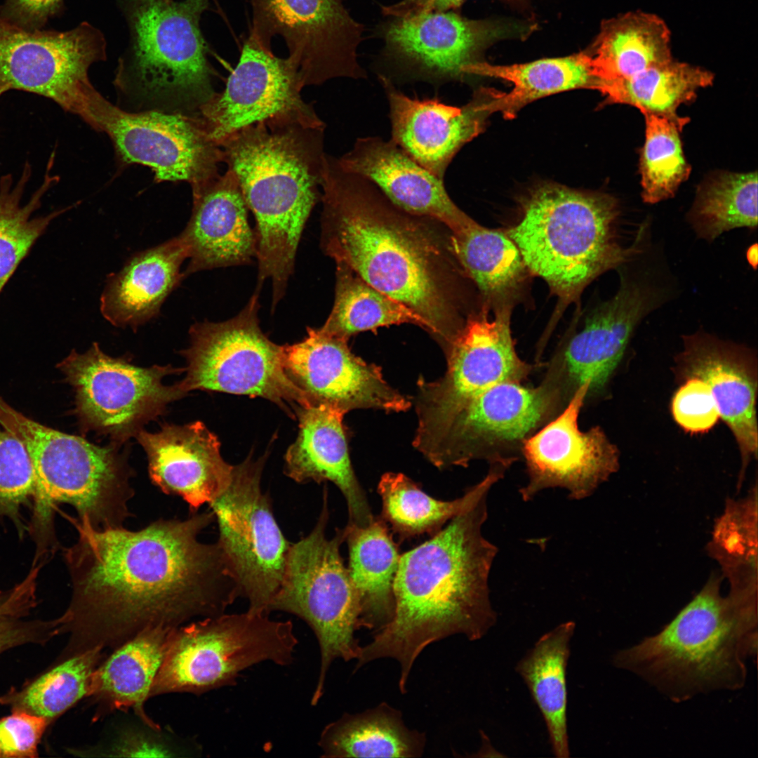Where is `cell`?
<instances>
[{"mask_svg":"<svg viewBox=\"0 0 758 758\" xmlns=\"http://www.w3.org/2000/svg\"><path fill=\"white\" fill-rule=\"evenodd\" d=\"M335 300L319 328L345 340L359 332L410 323L430 331L427 321L409 307L373 288L350 269L336 264Z\"/></svg>","mask_w":758,"mask_h":758,"instance_id":"60d3db41","label":"cell"},{"mask_svg":"<svg viewBox=\"0 0 758 758\" xmlns=\"http://www.w3.org/2000/svg\"><path fill=\"white\" fill-rule=\"evenodd\" d=\"M682 359L686 375L699 378L710 387L720 418L736 440L745 467L757 454V383L743 360L741 350L697 333L684 338Z\"/></svg>","mask_w":758,"mask_h":758,"instance_id":"f1b7e54d","label":"cell"},{"mask_svg":"<svg viewBox=\"0 0 758 758\" xmlns=\"http://www.w3.org/2000/svg\"><path fill=\"white\" fill-rule=\"evenodd\" d=\"M86 757H178L195 752L173 732L137 716L123 722L96 745L79 751Z\"/></svg>","mask_w":758,"mask_h":758,"instance_id":"f6af8a7d","label":"cell"},{"mask_svg":"<svg viewBox=\"0 0 758 758\" xmlns=\"http://www.w3.org/2000/svg\"><path fill=\"white\" fill-rule=\"evenodd\" d=\"M0 425L24 446L35 478V517L50 531L52 506L74 507L97 528L122 527L133 496L129 472L114 449L45 426L0 397Z\"/></svg>","mask_w":758,"mask_h":758,"instance_id":"52a82bcc","label":"cell"},{"mask_svg":"<svg viewBox=\"0 0 758 758\" xmlns=\"http://www.w3.org/2000/svg\"><path fill=\"white\" fill-rule=\"evenodd\" d=\"M387 97L391 139L408 157L444 180L451 161L466 143L484 129L491 114L488 103L494 90L481 88L462 107L438 99L410 98L380 74Z\"/></svg>","mask_w":758,"mask_h":758,"instance_id":"cb8c5ba5","label":"cell"},{"mask_svg":"<svg viewBox=\"0 0 758 758\" xmlns=\"http://www.w3.org/2000/svg\"><path fill=\"white\" fill-rule=\"evenodd\" d=\"M465 0H402L382 7V12L393 18H404L421 13L456 11Z\"/></svg>","mask_w":758,"mask_h":758,"instance_id":"816d5d0a","label":"cell"},{"mask_svg":"<svg viewBox=\"0 0 758 758\" xmlns=\"http://www.w3.org/2000/svg\"><path fill=\"white\" fill-rule=\"evenodd\" d=\"M521 217L506 234L528 272L542 278L562 305L577 300L604 272L638 248L641 233L625 248L617 240V200L606 194L545 183L521 200Z\"/></svg>","mask_w":758,"mask_h":758,"instance_id":"8992f818","label":"cell"},{"mask_svg":"<svg viewBox=\"0 0 758 758\" xmlns=\"http://www.w3.org/2000/svg\"><path fill=\"white\" fill-rule=\"evenodd\" d=\"M644 114L646 135L640 157L641 196L646 203L655 204L673 197L690 174L679 135L688 119Z\"/></svg>","mask_w":758,"mask_h":758,"instance_id":"7bdbcfd3","label":"cell"},{"mask_svg":"<svg viewBox=\"0 0 758 758\" xmlns=\"http://www.w3.org/2000/svg\"><path fill=\"white\" fill-rule=\"evenodd\" d=\"M176 627L157 626L142 630L112 649L92 674L88 697L98 705L96 718L114 710H132L154 722L145 703Z\"/></svg>","mask_w":758,"mask_h":758,"instance_id":"4dcf8cb0","label":"cell"},{"mask_svg":"<svg viewBox=\"0 0 758 758\" xmlns=\"http://www.w3.org/2000/svg\"><path fill=\"white\" fill-rule=\"evenodd\" d=\"M468 74L503 79L513 84L510 93L496 91L488 103L491 113L500 112L509 119L538 98L580 88L597 90L599 84L593 72L590 55L586 52L512 65L478 62L469 67Z\"/></svg>","mask_w":758,"mask_h":758,"instance_id":"74e56055","label":"cell"},{"mask_svg":"<svg viewBox=\"0 0 758 758\" xmlns=\"http://www.w3.org/2000/svg\"><path fill=\"white\" fill-rule=\"evenodd\" d=\"M747 260L749 264L755 270L757 265V245L754 244L750 246L746 253Z\"/></svg>","mask_w":758,"mask_h":758,"instance_id":"db71d44e","label":"cell"},{"mask_svg":"<svg viewBox=\"0 0 758 758\" xmlns=\"http://www.w3.org/2000/svg\"><path fill=\"white\" fill-rule=\"evenodd\" d=\"M62 6V0H5L0 17L28 30L41 29Z\"/></svg>","mask_w":758,"mask_h":758,"instance_id":"681fc988","label":"cell"},{"mask_svg":"<svg viewBox=\"0 0 758 758\" xmlns=\"http://www.w3.org/2000/svg\"><path fill=\"white\" fill-rule=\"evenodd\" d=\"M185 259L180 236L135 254L108 277L100 298L102 316L114 326L133 328L155 317L185 277Z\"/></svg>","mask_w":758,"mask_h":758,"instance_id":"f546056e","label":"cell"},{"mask_svg":"<svg viewBox=\"0 0 758 758\" xmlns=\"http://www.w3.org/2000/svg\"><path fill=\"white\" fill-rule=\"evenodd\" d=\"M73 522L78 538L65 554L72 596L62 616L71 655L113 649L147 628L219 616L240 597L218 543L199 538L215 522L211 510L138 531Z\"/></svg>","mask_w":758,"mask_h":758,"instance_id":"6da1fadb","label":"cell"},{"mask_svg":"<svg viewBox=\"0 0 758 758\" xmlns=\"http://www.w3.org/2000/svg\"><path fill=\"white\" fill-rule=\"evenodd\" d=\"M20 605V596L16 588L0 592V614L15 615Z\"/></svg>","mask_w":758,"mask_h":758,"instance_id":"f5cc1de1","label":"cell"},{"mask_svg":"<svg viewBox=\"0 0 758 758\" xmlns=\"http://www.w3.org/2000/svg\"><path fill=\"white\" fill-rule=\"evenodd\" d=\"M105 58V39L88 22L64 32L28 30L0 17V98L32 93L85 120L94 89L88 69Z\"/></svg>","mask_w":758,"mask_h":758,"instance_id":"9a60e30c","label":"cell"},{"mask_svg":"<svg viewBox=\"0 0 758 758\" xmlns=\"http://www.w3.org/2000/svg\"><path fill=\"white\" fill-rule=\"evenodd\" d=\"M426 743L425 733L409 729L400 710L381 702L326 725L318 745L326 758H415L423 756Z\"/></svg>","mask_w":758,"mask_h":758,"instance_id":"d6a6232c","label":"cell"},{"mask_svg":"<svg viewBox=\"0 0 758 758\" xmlns=\"http://www.w3.org/2000/svg\"><path fill=\"white\" fill-rule=\"evenodd\" d=\"M713 576L660 632L618 651L613 665L672 702L742 689L757 653V597H723Z\"/></svg>","mask_w":758,"mask_h":758,"instance_id":"5b68a950","label":"cell"},{"mask_svg":"<svg viewBox=\"0 0 758 758\" xmlns=\"http://www.w3.org/2000/svg\"><path fill=\"white\" fill-rule=\"evenodd\" d=\"M49 721L25 712L14 711L0 719V757H36L37 746Z\"/></svg>","mask_w":758,"mask_h":758,"instance_id":"c3c4849f","label":"cell"},{"mask_svg":"<svg viewBox=\"0 0 758 758\" xmlns=\"http://www.w3.org/2000/svg\"><path fill=\"white\" fill-rule=\"evenodd\" d=\"M637 264L634 256L621 264L616 294L598 305L583 325L562 343L550 361L540 385L562 410L585 383L590 395L601 391L620 362L637 326L669 298L657 270Z\"/></svg>","mask_w":758,"mask_h":758,"instance_id":"7c38bea8","label":"cell"},{"mask_svg":"<svg viewBox=\"0 0 758 758\" xmlns=\"http://www.w3.org/2000/svg\"><path fill=\"white\" fill-rule=\"evenodd\" d=\"M250 1L252 22L248 39L272 53V39L280 36L304 87L335 78H366L357 53L364 27L340 0Z\"/></svg>","mask_w":758,"mask_h":758,"instance_id":"2e32d148","label":"cell"},{"mask_svg":"<svg viewBox=\"0 0 758 758\" xmlns=\"http://www.w3.org/2000/svg\"><path fill=\"white\" fill-rule=\"evenodd\" d=\"M575 627L567 621L544 634L515 667L543 717L557 758L570 756L566 670Z\"/></svg>","mask_w":758,"mask_h":758,"instance_id":"e575fe53","label":"cell"},{"mask_svg":"<svg viewBox=\"0 0 758 758\" xmlns=\"http://www.w3.org/2000/svg\"><path fill=\"white\" fill-rule=\"evenodd\" d=\"M284 365L310 405L326 404L347 413L373 408L401 412L411 399L392 387L381 369L356 356L347 340L307 328L304 339L284 345Z\"/></svg>","mask_w":758,"mask_h":758,"instance_id":"7402d4cb","label":"cell"},{"mask_svg":"<svg viewBox=\"0 0 758 758\" xmlns=\"http://www.w3.org/2000/svg\"><path fill=\"white\" fill-rule=\"evenodd\" d=\"M490 491L430 539L400 555L393 617L361 646L355 670L375 660L394 659L404 694L413 665L426 647L456 634L479 640L494 625L488 579L498 548L482 533Z\"/></svg>","mask_w":758,"mask_h":758,"instance_id":"7a4b0ae2","label":"cell"},{"mask_svg":"<svg viewBox=\"0 0 758 758\" xmlns=\"http://www.w3.org/2000/svg\"><path fill=\"white\" fill-rule=\"evenodd\" d=\"M104 650L94 648L68 657L7 700L14 711L51 719L88 697L93 672L103 658Z\"/></svg>","mask_w":758,"mask_h":758,"instance_id":"ee69618b","label":"cell"},{"mask_svg":"<svg viewBox=\"0 0 758 758\" xmlns=\"http://www.w3.org/2000/svg\"><path fill=\"white\" fill-rule=\"evenodd\" d=\"M512 28L464 18L456 11L394 18L382 30L386 55L415 79L461 81L484 49Z\"/></svg>","mask_w":758,"mask_h":758,"instance_id":"603a6c76","label":"cell"},{"mask_svg":"<svg viewBox=\"0 0 758 758\" xmlns=\"http://www.w3.org/2000/svg\"><path fill=\"white\" fill-rule=\"evenodd\" d=\"M687 220L696 235L708 242L739 227L757 226V174L724 173L698 190Z\"/></svg>","mask_w":758,"mask_h":758,"instance_id":"b9f144b4","label":"cell"},{"mask_svg":"<svg viewBox=\"0 0 758 758\" xmlns=\"http://www.w3.org/2000/svg\"><path fill=\"white\" fill-rule=\"evenodd\" d=\"M560 410L540 385L505 382L473 397L444 423L413 445L439 469L516 460L526 439Z\"/></svg>","mask_w":758,"mask_h":758,"instance_id":"5bb4252c","label":"cell"},{"mask_svg":"<svg viewBox=\"0 0 758 758\" xmlns=\"http://www.w3.org/2000/svg\"><path fill=\"white\" fill-rule=\"evenodd\" d=\"M347 570L360 608L361 628L375 634L392 620L393 585L400 555L387 523L377 517L366 526L347 525Z\"/></svg>","mask_w":758,"mask_h":758,"instance_id":"1f68e13d","label":"cell"},{"mask_svg":"<svg viewBox=\"0 0 758 758\" xmlns=\"http://www.w3.org/2000/svg\"><path fill=\"white\" fill-rule=\"evenodd\" d=\"M338 160L345 169L371 180L404 212L434 219L452 233L473 220L452 201L444 180L415 162L392 140L359 138Z\"/></svg>","mask_w":758,"mask_h":758,"instance_id":"4316f807","label":"cell"},{"mask_svg":"<svg viewBox=\"0 0 758 758\" xmlns=\"http://www.w3.org/2000/svg\"><path fill=\"white\" fill-rule=\"evenodd\" d=\"M326 125L275 117L245 126L219 146L255 220L258 284L284 298L305 226L321 200Z\"/></svg>","mask_w":758,"mask_h":758,"instance_id":"277c9868","label":"cell"},{"mask_svg":"<svg viewBox=\"0 0 758 758\" xmlns=\"http://www.w3.org/2000/svg\"><path fill=\"white\" fill-rule=\"evenodd\" d=\"M266 456L249 455L233 465L226 489L209 504L219 545L248 611L269 614L284 576L291 544L261 487Z\"/></svg>","mask_w":758,"mask_h":758,"instance_id":"4fadbf2b","label":"cell"},{"mask_svg":"<svg viewBox=\"0 0 758 758\" xmlns=\"http://www.w3.org/2000/svg\"><path fill=\"white\" fill-rule=\"evenodd\" d=\"M259 293L255 291L234 317L190 327V345L182 352L186 376L179 385L184 393L201 390L260 397L294 418L310 404L285 371L284 345L271 341L260 328Z\"/></svg>","mask_w":758,"mask_h":758,"instance_id":"8fae6325","label":"cell"},{"mask_svg":"<svg viewBox=\"0 0 758 758\" xmlns=\"http://www.w3.org/2000/svg\"><path fill=\"white\" fill-rule=\"evenodd\" d=\"M135 435L147 453L152 481L181 497L192 513L228 486L233 465L224 460L218 437L203 423L166 425L157 432L140 430Z\"/></svg>","mask_w":758,"mask_h":758,"instance_id":"d4e9b609","label":"cell"},{"mask_svg":"<svg viewBox=\"0 0 758 758\" xmlns=\"http://www.w3.org/2000/svg\"><path fill=\"white\" fill-rule=\"evenodd\" d=\"M509 467L503 462L490 463L481 481L467 489L463 496L450 501L430 496L402 473L387 472L381 477L377 489L382 500L380 517L402 540L425 533L434 535L481 492L491 489Z\"/></svg>","mask_w":758,"mask_h":758,"instance_id":"d590c367","label":"cell"},{"mask_svg":"<svg viewBox=\"0 0 758 758\" xmlns=\"http://www.w3.org/2000/svg\"><path fill=\"white\" fill-rule=\"evenodd\" d=\"M298 643L291 620L248 610L187 623L173 632L150 698L233 686L243 670L265 661L288 665Z\"/></svg>","mask_w":758,"mask_h":758,"instance_id":"30bf717a","label":"cell"},{"mask_svg":"<svg viewBox=\"0 0 758 758\" xmlns=\"http://www.w3.org/2000/svg\"><path fill=\"white\" fill-rule=\"evenodd\" d=\"M210 0H124L128 47L119 84L197 111L215 93L199 22Z\"/></svg>","mask_w":758,"mask_h":758,"instance_id":"ba28073f","label":"cell"},{"mask_svg":"<svg viewBox=\"0 0 758 758\" xmlns=\"http://www.w3.org/2000/svg\"><path fill=\"white\" fill-rule=\"evenodd\" d=\"M590 55L599 87L672 60L670 32L654 14L628 12L602 23Z\"/></svg>","mask_w":758,"mask_h":758,"instance_id":"836d02e7","label":"cell"},{"mask_svg":"<svg viewBox=\"0 0 758 758\" xmlns=\"http://www.w3.org/2000/svg\"><path fill=\"white\" fill-rule=\"evenodd\" d=\"M714 76L701 67L673 59L626 79L604 82L598 88L611 103L627 104L643 114L676 117L677 108L696 91L712 84Z\"/></svg>","mask_w":758,"mask_h":758,"instance_id":"ab89813d","label":"cell"},{"mask_svg":"<svg viewBox=\"0 0 758 758\" xmlns=\"http://www.w3.org/2000/svg\"><path fill=\"white\" fill-rule=\"evenodd\" d=\"M321 188L325 254L423 318L446 349L463 324L456 320L437 244L371 180L327 154Z\"/></svg>","mask_w":758,"mask_h":758,"instance_id":"3957f363","label":"cell"},{"mask_svg":"<svg viewBox=\"0 0 758 758\" xmlns=\"http://www.w3.org/2000/svg\"><path fill=\"white\" fill-rule=\"evenodd\" d=\"M329 519L328 492L313 529L291 544L281 585L270 612L291 613L303 620L315 634L320 651L317 682L310 703L324 693L328 671L336 659L357 660L361 645L355 637L361 628L359 604L340 554L345 528L326 534Z\"/></svg>","mask_w":758,"mask_h":758,"instance_id":"9c48e42d","label":"cell"},{"mask_svg":"<svg viewBox=\"0 0 758 758\" xmlns=\"http://www.w3.org/2000/svg\"><path fill=\"white\" fill-rule=\"evenodd\" d=\"M53 160L52 154L40 186L24 204L21 201L32 173L29 162L24 164L17 182L12 174L0 178V293L51 222L68 209L33 217L45 194L58 180V176L52 174Z\"/></svg>","mask_w":758,"mask_h":758,"instance_id":"f35d334b","label":"cell"},{"mask_svg":"<svg viewBox=\"0 0 758 758\" xmlns=\"http://www.w3.org/2000/svg\"><path fill=\"white\" fill-rule=\"evenodd\" d=\"M303 88L298 68L288 58L262 51L247 39L225 89L215 92L197 116L218 145L245 126L275 117L325 124L312 103L302 98Z\"/></svg>","mask_w":758,"mask_h":758,"instance_id":"44dd1931","label":"cell"},{"mask_svg":"<svg viewBox=\"0 0 758 758\" xmlns=\"http://www.w3.org/2000/svg\"><path fill=\"white\" fill-rule=\"evenodd\" d=\"M85 121L110 137L125 163L151 168L157 181H186L194 187L218 175L223 162L222 149L197 116L126 112L93 89Z\"/></svg>","mask_w":758,"mask_h":758,"instance_id":"e0dca14e","label":"cell"},{"mask_svg":"<svg viewBox=\"0 0 758 758\" xmlns=\"http://www.w3.org/2000/svg\"><path fill=\"white\" fill-rule=\"evenodd\" d=\"M192 188V215L179 235L189 259L185 277L251 263L256 255V236L234 173L227 168L223 175Z\"/></svg>","mask_w":758,"mask_h":758,"instance_id":"484cf974","label":"cell"},{"mask_svg":"<svg viewBox=\"0 0 758 758\" xmlns=\"http://www.w3.org/2000/svg\"><path fill=\"white\" fill-rule=\"evenodd\" d=\"M35 478L22 443L0 425V516L18 519L21 507L34 498Z\"/></svg>","mask_w":758,"mask_h":758,"instance_id":"bcb514c9","label":"cell"},{"mask_svg":"<svg viewBox=\"0 0 758 758\" xmlns=\"http://www.w3.org/2000/svg\"><path fill=\"white\" fill-rule=\"evenodd\" d=\"M510 307L470 316L445 350L447 368L434 381L418 380L415 437L437 429L473 397L505 382L521 383L531 366L517 354L510 329Z\"/></svg>","mask_w":758,"mask_h":758,"instance_id":"ac0fdd59","label":"cell"},{"mask_svg":"<svg viewBox=\"0 0 758 758\" xmlns=\"http://www.w3.org/2000/svg\"><path fill=\"white\" fill-rule=\"evenodd\" d=\"M453 251L488 304L510 307L521 288L528 270L520 252L506 233L484 227L474 220L452 233Z\"/></svg>","mask_w":758,"mask_h":758,"instance_id":"8d00e7d4","label":"cell"},{"mask_svg":"<svg viewBox=\"0 0 758 758\" xmlns=\"http://www.w3.org/2000/svg\"><path fill=\"white\" fill-rule=\"evenodd\" d=\"M588 393L585 383L556 416L524 440L521 453L528 480L519 489L523 501L553 488L565 489L572 500H583L617 470L618 450L602 429L579 428Z\"/></svg>","mask_w":758,"mask_h":758,"instance_id":"ffe728a7","label":"cell"},{"mask_svg":"<svg viewBox=\"0 0 758 758\" xmlns=\"http://www.w3.org/2000/svg\"><path fill=\"white\" fill-rule=\"evenodd\" d=\"M671 408L677 424L691 433L708 431L720 418L710 387L697 377H689L677 390Z\"/></svg>","mask_w":758,"mask_h":758,"instance_id":"7dc6e473","label":"cell"},{"mask_svg":"<svg viewBox=\"0 0 758 758\" xmlns=\"http://www.w3.org/2000/svg\"><path fill=\"white\" fill-rule=\"evenodd\" d=\"M60 366L74 388L75 411L84 427L117 439L136 434L184 394L179 384L163 383L179 369L138 367L107 355L96 343L84 353L72 351Z\"/></svg>","mask_w":758,"mask_h":758,"instance_id":"d6986e66","label":"cell"},{"mask_svg":"<svg viewBox=\"0 0 758 758\" xmlns=\"http://www.w3.org/2000/svg\"><path fill=\"white\" fill-rule=\"evenodd\" d=\"M299 430L284 456V473L298 484L331 481L343 495L347 525L368 526L375 518L352 468L343 411L326 404L297 411Z\"/></svg>","mask_w":758,"mask_h":758,"instance_id":"83f0119b","label":"cell"},{"mask_svg":"<svg viewBox=\"0 0 758 758\" xmlns=\"http://www.w3.org/2000/svg\"><path fill=\"white\" fill-rule=\"evenodd\" d=\"M61 632L58 618L48 623L22 622L17 616L0 614V653L25 643L47 640Z\"/></svg>","mask_w":758,"mask_h":758,"instance_id":"f907efd6","label":"cell"}]
</instances>
